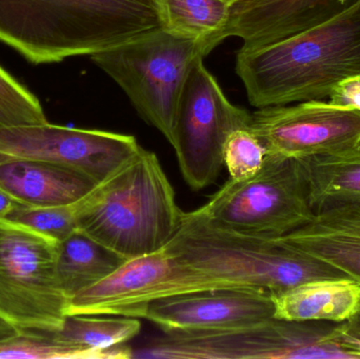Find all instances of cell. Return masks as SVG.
<instances>
[{"instance_id":"1","label":"cell","mask_w":360,"mask_h":359,"mask_svg":"<svg viewBox=\"0 0 360 359\" xmlns=\"http://www.w3.org/2000/svg\"><path fill=\"white\" fill-rule=\"evenodd\" d=\"M164 249L170 256V272L152 293L150 303L213 289H258L274 294L310 280L345 276L296 250L283 235L224 229L198 209L184 212L179 230Z\"/></svg>"},{"instance_id":"2","label":"cell","mask_w":360,"mask_h":359,"mask_svg":"<svg viewBox=\"0 0 360 359\" xmlns=\"http://www.w3.org/2000/svg\"><path fill=\"white\" fill-rule=\"evenodd\" d=\"M160 29L153 0H0V42L34 65L92 56Z\"/></svg>"},{"instance_id":"3","label":"cell","mask_w":360,"mask_h":359,"mask_svg":"<svg viewBox=\"0 0 360 359\" xmlns=\"http://www.w3.org/2000/svg\"><path fill=\"white\" fill-rule=\"evenodd\" d=\"M236 73L257 109L327 98L338 82L360 75V0L300 33L239 48Z\"/></svg>"},{"instance_id":"4","label":"cell","mask_w":360,"mask_h":359,"mask_svg":"<svg viewBox=\"0 0 360 359\" xmlns=\"http://www.w3.org/2000/svg\"><path fill=\"white\" fill-rule=\"evenodd\" d=\"M75 210L78 231L127 259L164 249L184 215L160 159L143 147Z\"/></svg>"},{"instance_id":"5","label":"cell","mask_w":360,"mask_h":359,"mask_svg":"<svg viewBox=\"0 0 360 359\" xmlns=\"http://www.w3.org/2000/svg\"><path fill=\"white\" fill-rule=\"evenodd\" d=\"M224 40L221 33L191 39L160 29L91 59L122 89L141 118L172 145L177 107L188 74Z\"/></svg>"},{"instance_id":"6","label":"cell","mask_w":360,"mask_h":359,"mask_svg":"<svg viewBox=\"0 0 360 359\" xmlns=\"http://www.w3.org/2000/svg\"><path fill=\"white\" fill-rule=\"evenodd\" d=\"M164 333L133 349L132 359L354 358L335 322L272 318L245 328Z\"/></svg>"},{"instance_id":"7","label":"cell","mask_w":360,"mask_h":359,"mask_svg":"<svg viewBox=\"0 0 360 359\" xmlns=\"http://www.w3.org/2000/svg\"><path fill=\"white\" fill-rule=\"evenodd\" d=\"M198 210L218 227L259 236L285 235L314 217L300 160L268 153L254 176L229 179Z\"/></svg>"},{"instance_id":"8","label":"cell","mask_w":360,"mask_h":359,"mask_svg":"<svg viewBox=\"0 0 360 359\" xmlns=\"http://www.w3.org/2000/svg\"><path fill=\"white\" fill-rule=\"evenodd\" d=\"M58 242L0 219V318L19 331L55 332L69 299L56 275Z\"/></svg>"},{"instance_id":"9","label":"cell","mask_w":360,"mask_h":359,"mask_svg":"<svg viewBox=\"0 0 360 359\" xmlns=\"http://www.w3.org/2000/svg\"><path fill=\"white\" fill-rule=\"evenodd\" d=\"M251 117L226 98L203 59L197 61L180 96L172 143L182 177L193 190L215 183L226 139L235 130L250 128Z\"/></svg>"},{"instance_id":"10","label":"cell","mask_w":360,"mask_h":359,"mask_svg":"<svg viewBox=\"0 0 360 359\" xmlns=\"http://www.w3.org/2000/svg\"><path fill=\"white\" fill-rule=\"evenodd\" d=\"M132 135L44 124L0 129V160L30 159L75 169L101 183L141 149Z\"/></svg>"},{"instance_id":"11","label":"cell","mask_w":360,"mask_h":359,"mask_svg":"<svg viewBox=\"0 0 360 359\" xmlns=\"http://www.w3.org/2000/svg\"><path fill=\"white\" fill-rule=\"evenodd\" d=\"M250 129L266 153L302 158L338 153L360 143V112L323 99L262 107Z\"/></svg>"},{"instance_id":"12","label":"cell","mask_w":360,"mask_h":359,"mask_svg":"<svg viewBox=\"0 0 360 359\" xmlns=\"http://www.w3.org/2000/svg\"><path fill=\"white\" fill-rule=\"evenodd\" d=\"M272 293L258 289H213L152 301L146 318L164 332L245 328L274 318Z\"/></svg>"},{"instance_id":"13","label":"cell","mask_w":360,"mask_h":359,"mask_svg":"<svg viewBox=\"0 0 360 359\" xmlns=\"http://www.w3.org/2000/svg\"><path fill=\"white\" fill-rule=\"evenodd\" d=\"M165 249L128 259L113 273L72 297L68 315L93 314L146 318L152 293L170 272Z\"/></svg>"},{"instance_id":"14","label":"cell","mask_w":360,"mask_h":359,"mask_svg":"<svg viewBox=\"0 0 360 359\" xmlns=\"http://www.w3.org/2000/svg\"><path fill=\"white\" fill-rule=\"evenodd\" d=\"M356 0H239L224 31L243 48L273 44L315 27Z\"/></svg>"},{"instance_id":"15","label":"cell","mask_w":360,"mask_h":359,"mask_svg":"<svg viewBox=\"0 0 360 359\" xmlns=\"http://www.w3.org/2000/svg\"><path fill=\"white\" fill-rule=\"evenodd\" d=\"M283 237L300 252L360 280V197L316 207L310 223Z\"/></svg>"},{"instance_id":"16","label":"cell","mask_w":360,"mask_h":359,"mask_svg":"<svg viewBox=\"0 0 360 359\" xmlns=\"http://www.w3.org/2000/svg\"><path fill=\"white\" fill-rule=\"evenodd\" d=\"M96 185L88 175L63 164L0 160V188L25 206H70L88 195Z\"/></svg>"},{"instance_id":"17","label":"cell","mask_w":360,"mask_h":359,"mask_svg":"<svg viewBox=\"0 0 360 359\" xmlns=\"http://www.w3.org/2000/svg\"><path fill=\"white\" fill-rule=\"evenodd\" d=\"M274 318L292 322L342 324L360 312V280L321 278L272 294Z\"/></svg>"},{"instance_id":"18","label":"cell","mask_w":360,"mask_h":359,"mask_svg":"<svg viewBox=\"0 0 360 359\" xmlns=\"http://www.w3.org/2000/svg\"><path fill=\"white\" fill-rule=\"evenodd\" d=\"M128 259L80 231L57 244L56 275L67 299L101 282Z\"/></svg>"},{"instance_id":"19","label":"cell","mask_w":360,"mask_h":359,"mask_svg":"<svg viewBox=\"0 0 360 359\" xmlns=\"http://www.w3.org/2000/svg\"><path fill=\"white\" fill-rule=\"evenodd\" d=\"M300 160L308 178L313 210L326 202L360 197V143L347 151Z\"/></svg>"},{"instance_id":"20","label":"cell","mask_w":360,"mask_h":359,"mask_svg":"<svg viewBox=\"0 0 360 359\" xmlns=\"http://www.w3.org/2000/svg\"><path fill=\"white\" fill-rule=\"evenodd\" d=\"M162 29L169 33L201 39L221 33L239 0H153Z\"/></svg>"},{"instance_id":"21","label":"cell","mask_w":360,"mask_h":359,"mask_svg":"<svg viewBox=\"0 0 360 359\" xmlns=\"http://www.w3.org/2000/svg\"><path fill=\"white\" fill-rule=\"evenodd\" d=\"M133 348L126 344L94 349L59 341L53 332L20 331L0 343V359H132Z\"/></svg>"},{"instance_id":"22","label":"cell","mask_w":360,"mask_h":359,"mask_svg":"<svg viewBox=\"0 0 360 359\" xmlns=\"http://www.w3.org/2000/svg\"><path fill=\"white\" fill-rule=\"evenodd\" d=\"M141 329L139 318L72 314L67 315L63 327L53 333L56 339L65 343L94 349H109L134 339Z\"/></svg>"},{"instance_id":"23","label":"cell","mask_w":360,"mask_h":359,"mask_svg":"<svg viewBox=\"0 0 360 359\" xmlns=\"http://www.w3.org/2000/svg\"><path fill=\"white\" fill-rule=\"evenodd\" d=\"M4 219L56 242L67 240L78 230L75 204L58 207L21 204L8 213Z\"/></svg>"},{"instance_id":"24","label":"cell","mask_w":360,"mask_h":359,"mask_svg":"<svg viewBox=\"0 0 360 359\" xmlns=\"http://www.w3.org/2000/svg\"><path fill=\"white\" fill-rule=\"evenodd\" d=\"M48 122L39 99L0 67V129Z\"/></svg>"},{"instance_id":"25","label":"cell","mask_w":360,"mask_h":359,"mask_svg":"<svg viewBox=\"0 0 360 359\" xmlns=\"http://www.w3.org/2000/svg\"><path fill=\"white\" fill-rule=\"evenodd\" d=\"M266 155V148L250 128L235 130L224 143V164L233 181L254 176L262 169Z\"/></svg>"},{"instance_id":"26","label":"cell","mask_w":360,"mask_h":359,"mask_svg":"<svg viewBox=\"0 0 360 359\" xmlns=\"http://www.w3.org/2000/svg\"><path fill=\"white\" fill-rule=\"evenodd\" d=\"M329 101L360 112V75L351 76L338 82L330 92Z\"/></svg>"},{"instance_id":"27","label":"cell","mask_w":360,"mask_h":359,"mask_svg":"<svg viewBox=\"0 0 360 359\" xmlns=\"http://www.w3.org/2000/svg\"><path fill=\"white\" fill-rule=\"evenodd\" d=\"M338 331L345 347L355 358H360V312L351 320L338 324Z\"/></svg>"},{"instance_id":"28","label":"cell","mask_w":360,"mask_h":359,"mask_svg":"<svg viewBox=\"0 0 360 359\" xmlns=\"http://www.w3.org/2000/svg\"><path fill=\"white\" fill-rule=\"evenodd\" d=\"M20 202H17L10 194L6 193L0 188V219H4L8 213L12 212L17 207L21 206Z\"/></svg>"},{"instance_id":"29","label":"cell","mask_w":360,"mask_h":359,"mask_svg":"<svg viewBox=\"0 0 360 359\" xmlns=\"http://www.w3.org/2000/svg\"><path fill=\"white\" fill-rule=\"evenodd\" d=\"M19 333H20V331L18 329L15 328L12 325L8 324V322L0 318V343L16 337Z\"/></svg>"}]
</instances>
